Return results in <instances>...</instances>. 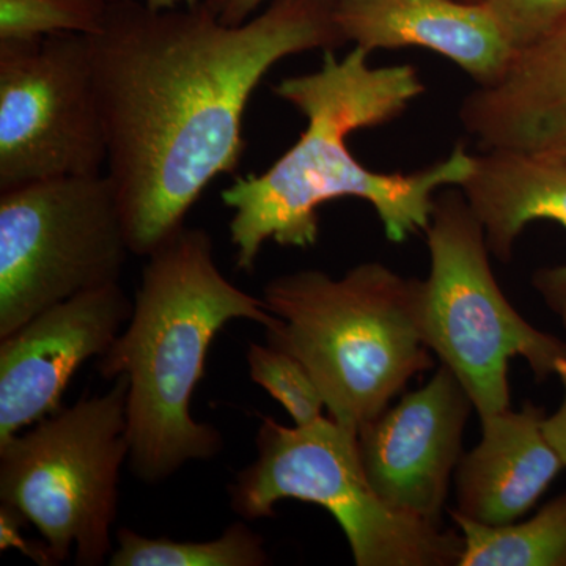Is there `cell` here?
<instances>
[{
    "instance_id": "5b68a950",
    "label": "cell",
    "mask_w": 566,
    "mask_h": 566,
    "mask_svg": "<svg viewBox=\"0 0 566 566\" xmlns=\"http://www.w3.org/2000/svg\"><path fill=\"white\" fill-rule=\"evenodd\" d=\"M256 458L229 486L245 521L274 515L285 499L323 506L342 527L357 566L460 565L463 535L386 504L365 474L356 431L322 417L283 427L263 417Z\"/></svg>"
},
{
    "instance_id": "d6986e66",
    "label": "cell",
    "mask_w": 566,
    "mask_h": 566,
    "mask_svg": "<svg viewBox=\"0 0 566 566\" xmlns=\"http://www.w3.org/2000/svg\"><path fill=\"white\" fill-rule=\"evenodd\" d=\"M252 381L286 409L296 427L322 419L323 395L314 378L292 354L274 346L251 344L245 354Z\"/></svg>"
},
{
    "instance_id": "30bf717a",
    "label": "cell",
    "mask_w": 566,
    "mask_h": 566,
    "mask_svg": "<svg viewBox=\"0 0 566 566\" xmlns=\"http://www.w3.org/2000/svg\"><path fill=\"white\" fill-rule=\"evenodd\" d=\"M472 401L449 367L357 433L365 474L397 512L441 526Z\"/></svg>"
},
{
    "instance_id": "277c9868",
    "label": "cell",
    "mask_w": 566,
    "mask_h": 566,
    "mask_svg": "<svg viewBox=\"0 0 566 566\" xmlns=\"http://www.w3.org/2000/svg\"><path fill=\"white\" fill-rule=\"evenodd\" d=\"M419 279L363 263L340 279L297 271L266 283L279 323L268 345L307 368L331 419L359 433L415 376L433 367L420 329Z\"/></svg>"
},
{
    "instance_id": "cb8c5ba5",
    "label": "cell",
    "mask_w": 566,
    "mask_h": 566,
    "mask_svg": "<svg viewBox=\"0 0 566 566\" xmlns=\"http://www.w3.org/2000/svg\"><path fill=\"white\" fill-rule=\"evenodd\" d=\"M465 2H482V0H465Z\"/></svg>"
},
{
    "instance_id": "ffe728a7",
    "label": "cell",
    "mask_w": 566,
    "mask_h": 566,
    "mask_svg": "<svg viewBox=\"0 0 566 566\" xmlns=\"http://www.w3.org/2000/svg\"><path fill=\"white\" fill-rule=\"evenodd\" d=\"M516 51L566 22V0H482Z\"/></svg>"
},
{
    "instance_id": "9a60e30c",
    "label": "cell",
    "mask_w": 566,
    "mask_h": 566,
    "mask_svg": "<svg viewBox=\"0 0 566 566\" xmlns=\"http://www.w3.org/2000/svg\"><path fill=\"white\" fill-rule=\"evenodd\" d=\"M482 223L490 251L502 262L516 238L534 221H554L566 230V163L513 150L474 155L472 172L460 186ZM534 286L566 326V264L536 271Z\"/></svg>"
},
{
    "instance_id": "2e32d148",
    "label": "cell",
    "mask_w": 566,
    "mask_h": 566,
    "mask_svg": "<svg viewBox=\"0 0 566 566\" xmlns=\"http://www.w3.org/2000/svg\"><path fill=\"white\" fill-rule=\"evenodd\" d=\"M463 535L460 566H566V494L524 523L485 526L449 510Z\"/></svg>"
},
{
    "instance_id": "8992f818",
    "label": "cell",
    "mask_w": 566,
    "mask_h": 566,
    "mask_svg": "<svg viewBox=\"0 0 566 566\" xmlns=\"http://www.w3.org/2000/svg\"><path fill=\"white\" fill-rule=\"evenodd\" d=\"M128 376L107 392L0 442V501L43 536L52 565L71 551L76 564L98 566L112 554L118 480L129 457Z\"/></svg>"
},
{
    "instance_id": "5bb4252c",
    "label": "cell",
    "mask_w": 566,
    "mask_h": 566,
    "mask_svg": "<svg viewBox=\"0 0 566 566\" xmlns=\"http://www.w3.org/2000/svg\"><path fill=\"white\" fill-rule=\"evenodd\" d=\"M545 419V409L526 401L520 411L482 420V441L458 463V513L506 526L532 510L565 468L547 441Z\"/></svg>"
},
{
    "instance_id": "9c48e42d",
    "label": "cell",
    "mask_w": 566,
    "mask_h": 566,
    "mask_svg": "<svg viewBox=\"0 0 566 566\" xmlns=\"http://www.w3.org/2000/svg\"><path fill=\"white\" fill-rule=\"evenodd\" d=\"M107 140L87 35L0 40V191L102 175Z\"/></svg>"
},
{
    "instance_id": "7402d4cb",
    "label": "cell",
    "mask_w": 566,
    "mask_h": 566,
    "mask_svg": "<svg viewBox=\"0 0 566 566\" xmlns=\"http://www.w3.org/2000/svg\"><path fill=\"white\" fill-rule=\"evenodd\" d=\"M263 2L266 0H203L205 6L227 25L244 24Z\"/></svg>"
},
{
    "instance_id": "e0dca14e",
    "label": "cell",
    "mask_w": 566,
    "mask_h": 566,
    "mask_svg": "<svg viewBox=\"0 0 566 566\" xmlns=\"http://www.w3.org/2000/svg\"><path fill=\"white\" fill-rule=\"evenodd\" d=\"M111 566H263L270 564L262 536L244 521L210 542L148 538L123 527L115 535Z\"/></svg>"
},
{
    "instance_id": "44dd1931",
    "label": "cell",
    "mask_w": 566,
    "mask_h": 566,
    "mask_svg": "<svg viewBox=\"0 0 566 566\" xmlns=\"http://www.w3.org/2000/svg\"><path fill=\"white\" fill-rule=\"evenodd\" d=\"M556 375L564 385V403L560 405L557 412L546 417L545 422H543V430H545L547 441L551 442V446L554 447V450L566 465V359L558 363Z\"/></svg>"
},
{
    "instance_id": "ba28073f",
    "label": "cell",
    "mask_w": 566,
    "mask_h": 566,
    "mask_svg": "<svg viewBox=\"0 0 566 566\" xmlns=\"http://www.w3.org/2000/svg\"><path fill=\"white\" fill-rule=\"evenodd\" d=\"M129 253L107 175L0 191V338L52 305L120 282Z\"/></svg>"
},
{
    "instance_id": "6da1fadb",
    "label": "cell",
    "mask_w": 566,
    "mask_h": 566,
    "mask_svg": "<svg viewBox=\"0 0 566 566\" xmlns=\"http://www.w3.org/2000/svg\"><path fill=\"white\" fill-rule=\"evenodd\" d=\"M88 43L107 177L132 252L148 256L219 175L240 166L245 107L268 71L346 40L335 0H271L241 25L223 24L203 0L172 10L111 0Z\"/></svg>"
},
{
    "instance_id": "8fae6325",
    "label": "cell",
    "mask_w": 566,
    "mask_h": 566,
    "mask_svg": "<svg viewBox=\"0 0 566 566\" xmlns=\"http://www.w3.org/2000/svg\"><path fill=\"white\" fill-rule=\"evenodd\" d=\"M134 304L120 282L82 292L0 338V442L62 408L82 364L109 352Z\"/></svg>"
},
{
    "instance_id": "4fadbf2b",
    "label": "cell",
    "mask_w": 566,
    "mask_h": 566,
    "mask_svg": "<svg viewBox=\"0 0 566 566\" xmlns=\"http://www.w3.org/2000/svg\"><path fill=\"white\" fill-rule=\"evenodd\" d=\"M480 150H513L566 163V22L515 52L501 80L476 85L460 107Z\"/></svg>"
},
{
    "instance_id": "3957f363",
    "label": "cell",
    "mask_w": 566,
    "mask_h": 566,
    "mask_svg": "<svg viewBox=\"0 0 566 566\" xmlns=\"http://www.w3.org/2000/svg\"><path fill=\"white\" fill-rule=\"evenodd\" d=\"M145 259L132 318L98 370L128 376L129 468L158 483L222 450V434L191 416L216 335L233 319L268 331L279 318L221 273L207 230L182 226Z\"/></svg>"
},
{
    "instance_id": "603a6c76",
    "label": "cell",
    "mask_w": 566,
    "mask_h": 566,
    "mask_svg": "<svg viewBox=\"0 0 566 566\" xmlns=\"http://www.w3.org/2000/svg\"><path fill=\"white\" fill-rule=\"evenodd\" d=\"M153 10H172L178 7H193L202 0H144Z\"/></svg>"
},
{
    "instance_id": "7c38bea8",
    "label": "cell",
    "mask_w": 566,
    "mask_h": 566,
    "mask_svg": "<svg viewBox=\"0 0 566 566\" xmlns=\"http://www.w3.org/2000/svg\"><path fill=\"white\" fill-rule=\"evenodd\" d=\"M346 43L365 51L424 48L449 59L476 85L501 80L515 57L493 13L465 0H335Z\"/></svg>"
},
{
    "instance_id": "52a82bcc",
    "label": "cell",
    "mask_w": 566,
    "mask_h": 566,
    "mask_svg": "<svg viewBox=\"0 0 566 566\" xmlns=\"http://www.w3.org/2000/svg\"><path fill=\"white\" fill-rule=\"evenodd\" d=\"M424 233L431 259L419 307L424 344L457 376L480 419H490L510 409L513 357H524L543 381L566 359V344L535 329L506 301L463 192L436 197Z\"/></svg>"
},
{
    "instance_id": "ac0fdd59",
    "label": "cell",
    "mask_w": 566,
    "mask_h": 566,
    "mask_svg": "<svg viewBox=\"0 0 566 566\" xmlns=\"http://www.w3.org/2000/svg\"><path fill=\"white\" fill-rule=\"evenodd\" d=\"M111 0H0V40H39L52 33L96 35Z\"/></svg>"
},
{
    "instance_id": "7a4b0ae2",
    "label": "cell",
    "mask_w": 566,
    "mask_h": 566,
    "mask_svg": "<svg viewBox=\"0 0 566 566\" xmlns=\"http://www.w3.org/2000/svg\"><path fill=\"white\" fill-rule=\"evenodd\" d=\"M368 57L360 46L342 61L324 51L322 69L275 85V95L296 107L307 126L266 172L237 178L222 191V202L233 210L230 240L243 273H252L268 240L283 248L314 245L318 208L344 197L370 203L387 240L403 243L430 226L434 193L460 188L472 172L474 155L463 144L408 175L375 172L354 158L349 134L395 120L424 92L415 66L374 69Z\"/></svg>"
}]
</instances>
